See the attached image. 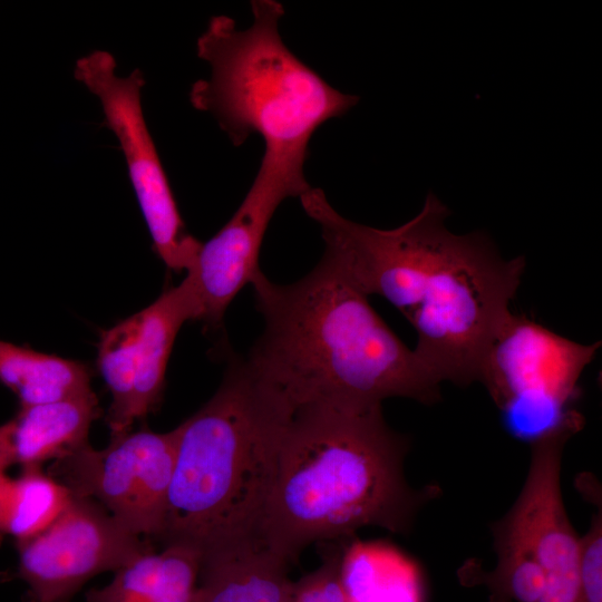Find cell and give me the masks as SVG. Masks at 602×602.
<instances>
[{
  "mask_svg": "<svg viewBox=\"0 0 602 602\" xmlns=\"http://www.w3.org/2000/svg\"><path fill=\"white\" fill-rule=\"evenodd\" d=\"M153 548L96 501L72 496L47 528L17 543L18 575L30 602H69L93 576L115 572Z\"/></svg>",
  "mask_w": 602,
  "mask_h": 602,
  "instance_id": "8fae6325",
  "label": "cell"
},
{
  "mask_svg": "<svg viewBox=\"0 0 602 602\" xmlns=\"http://www.w3.org/2000/svg\"><path fill=\"white\" fill-rule=\"evenodd\" d=\"M176 454V430L147 428L110 438L104 449L89 443L55 459L48 474L72 496L91 498L130 533L161 535Z\"/></svg>",
  "mask_w": 602,
  "mask_h": 602,
  "instance_id": "9c48e42d",
  "label": "cell"
},
{
  "mask_svg": "<svg viewBox=\"0 0 602 602\" xmlns=\"http://www.w3.org/2000/svg\"><path fill=\"white\" fill-rule=\"evenodd\" d=\"M407 437L382 405L315 402L292 408L255 536L292 563L313 543L377 526L407 534L437 485L409 486Z\"/></svg>",
  "mask_w": 602,
  "mask_h": 602,
  "instance_id": "7a4b0ae2",
  "label": "cell"
},
{
  "mask_svg": "<svg viewBox=\"0 0 602 602\" xmlns=\"http://www.w3.org/2000/svg\"><path fill=\"white\" fill-rule=\"evenodd\" d=\"M300 200L320 226L323 258L361 293L380 295L402 313L417 333L414 351L433 376L440 383L479 382L525 258L503 259L483 231H448L450 212L433 193L415 217L391 230L343 217L321 188Z\"/></svg>",
  "mask_w": 602,
  "mask_h": 602,
  "instance_id": "6da1fadb",
  "label": "cell"
},
{
  "mask_svg": "<svg viewBox=\"0 0 602 602\" xmlns=\"http://www.w3.org/2000/svg\"><path fill=\"white\" fill-rule=\"evenodd\" d=\"M580 429L567 426L531 444L524 486L507 514L492 526L495 570L542 583V602H581L580 536L569 520L561 489L563 449Z\"/></svg>",
  "mask_w": 602,
  "mask_h": 602,
  "instance_id": "52a82bcc",
  "label": "cell"
},
{
  "mask_svg": "<svg viewBox=\"0 0 602 602\" xmlns=\"http://www.w3.org/2000/svg\"><path fill=\"white\" fill-rule=\"evenodd\" d=\"M202 553L181 543L147 551L115 571L110 583L86 593L87 602H194Z\"/></svg>",
  "mask_w": 602,
  "mask_h": 602,
  "instance_id": "9a60e30c",
  "label": "cell"
},
{
  "mask_svg": "<svg viewBox=\"0 0 602 602\" xmlns=\"http://www.w3.org/2000/svg\"><path fill=\"white\" fill-rule=\"evenodd\" d=\"M343 553L333 544L317 569L291 581L288 602H348L342 579Z\"/></svg>",
  "mask_w": 602,
  "mask_h": 602,
  "instance_id": "d6986e66",
  "label": "cell"
},
{
  "mask_svg": "<svg viewBox=\"0 0 602 602\" xmlns=\"http://www.w3.org/2000/svg\"><path fill=\"white\" fill-rule=\"evenodd\" d=\"M292 408L232 356L215 394L176 430L163 546L201 551L254 537Z\"/></svg>",
  "mask_w": 602,
  "mask_h": 602,
  "instance_id": "5b68a950",
  "label": "cell"
},
{
  "mask_svg": "<svg viewBox=\"0 0 602 602\" xmlns=\"http://www.w3.org/2000/svg\"><path fill=\"white\" fill-rule=\"evenodd\" d=\"M251 9L246 29L227 16L211 18L196 43L211 75L192 85L190 100L214 116L234 146L253 134L262 138L253 184L284 200L300 197L311 188L303 165L313 133L359 97L337 90L290 51L279 32L282 3L253 0Z\"/></svg>",
  "mask_w": 602,
  "mask_h": 602,
  "instance_id": "277c9868",
  "label": "cell"
},
{
  "mask_svg": "<svg viewBox=\"0 0 602 602\" xmlns=\"http://www.w3.org/2000/svg\"><path fill=\"white\" fill-rule=\"evenodd\" d=\"M600 342L579 343L511 312L483 362L479 382L501 410L507 430L534 443L572 425L579 381Z\"/></svg>",
  "mask_w": 602,
  "mask_h": 602,
  "instance_id": "8992f818",
  "label": "cell"
},
{
  "mask_svg": "<svg viewBox=\"0 0 602 602\" xmlns=\"http://www.w3.org/2000/svg\"><path fill=\"white\" fill-rule=\"evenodd\" d=\"M12 420L0 425V516L4 494L10 482L7 469L14 465L12 452Z\"/></svg>",
  "mask_w": 602,
  "mask_h": 602,
  "instance_id": "44dd1931",
  "label": "cell"
},
{
  "mask_svg": "<svg viewBox=\"0 0 602 602\" xmlns=\"http://www.w3.org/2000/svg\"><path fill=\"white\" fill-rule=\"evenodd\" d=\"M251 284L264 329L246 361L291 408L440 399V382L414 349L326 258L297 282L278 284L260 270Z\"/></svg>",
  "mask_w": 602,
  "mask_h": 602,
  "instance_id": "3957f363",
  "label": "cell"
},
{
  "mask_svg": "<svg viewBox=\"0 0 602 602\" xmlns=\"http://www.w3.org/2000/svg\"><path fill=\"white\" fill-rule=\"evenodd\" d=\"M282 202L278 195L251 186L226 224L202 243L185 275L197 301L200 321L219 327L230 303L261 270L262 241Z\"/></svg>",
  "mask_w": 602,
  "mask_h": 602,
  "instance_id": "7c38bea8",
  "label": "cell"
},
{
  "mask_svg": "<svg viewBox=\"0 0 602 602\" xmlns=\"http://www.w3.org/2000/svg\"><path fill=\"white\" fill-rule=\"evenodd\" d=\"M75 78L100 101L104 126L119 143L156 254L168 269L187 272L202 242L186 230L147 128L140 103L145 84L140 69L119 77L114 56L95 50L76 61Z\"/></svg>",
  "mask_w": 602,
  "mask_h": 602,
  "instance_id": "ba28073f",
  "label": "cell"
},
{
  "mask_svg": "<svg viewBox=\"0 0 602 602\" xmlns=\"http://www.w3.org/2000/svg\"><path fill=\"white\" fill-rule=\"evenodd\" d=\"M0 382L20 407L51 402L91 390L88 367L76 360L0 340Z\"/></svg>",
  "mask_w": 602,
  "mask_h": 602,
  "instance_id": "2e32d148",
  "label": "cell"
},
{
  "mask_svg": "<svg viewBox=\"0 0 602 602\" xmlns=\"http://www.w3.org/2000/svg\"><path fill=\"white\" fill-rule=\"evenodd\" d=\"M579 586L581 602H602V516L594 514L580 537Z\"/></svg>",
  "mask_w": 602,
  "mask_h": 602,
  "instance_id": "ffe728a7",
  "label": "cell"
},
{
  "mask_svg": "<svg viewBox=\"0 0 602 602\" xmlns=\"http://www.w3.org/2000/svg\"><path fill=\"white\" fill-rule=\"evenodd\" d=\"M96 394L88 392L20 407L12 420L13 462L21 468L41 466L88 443L91 423L98 417Z\"/></svg>",
  "mask_w": 602,
  "mask_h": 602,
  "instance_id": "5bb4252c",
  "label": "cell"
},
{
  "mask_svg": "<svg viewBox=\"0 0 602 602\" xmlns=\"http://www.w3.org/2000/svg\"><path fill=\"white\" fill-rule=\"evenodd\" d=\"M342 563L367 580L342 571L344 576L376 586L366 590L378 594L372 602H424L419 567L392 547L382 544L353 546L347 556L343 553Z\"/></svg>",
  "mask_w": 602,
  "mask_h": 602,
  "instance_id": "ac0fdd59",
  "label": "cell"
},
{
  "mask_svg": "<svg viewBox=\"0 0 602 602\" xmlns=\"http://www.w3.org/2000/svg\"><path fill=\"white\" fill-rule=\"evenodd\" d=\"M190 320H198V305L184 278L148 307L101 332L97 367L111 395L106 416L110 438L130 431L136 420L158 408L176 336Z\"/></svg>",
  "mask_w": 602,
  "mask_h": 602,
  "instance_id": "30bf717a",
  "label": "cell"
},
{
  "mask_svg": "<svg viewBox=\"0 0 602 602\" xmlns=\"http://www.w3.org/2000/svg\"><path fill=\"white\" fill-rule=\"evenodd\" d=\"M290 564L256 537L207 548L194 602H288Z\"/></svg>",
  "mask_w": 602,
  "mask_h": 602,
  "instance_id": "4fadbf2b",
  "label": "cell"
},
{
  "mask_svg": "<svg viewBox=\"0 0 602 602\" xmlns=\"http://www.w3.org/2000/svg\"><path fill=\"white\" fill-rule=\"evenodd\" d=\"M72 495L67 487L42 472L41 466L21 468L10 478L0 516V534L26 541L47 528L66 508Z\"/></svg>",
  "mask_w": 602,
  "mask_h": 602,
  "instance_id": "e0dca14e",
  "label": "cell"
}]
</instances>
